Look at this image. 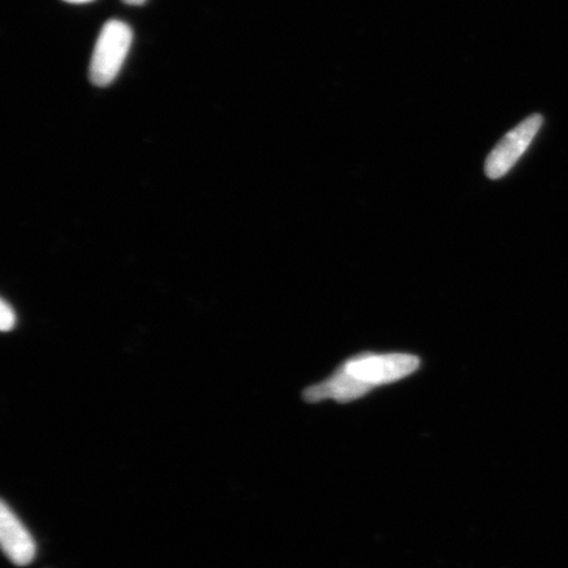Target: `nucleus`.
Wrapping results in <instances>:
<instances>
[{
	"instance_id": "nucleus-7",
	"label": "nucleus",
	"mask_w": 568,
	"mask_h": 568,
	"mask_svg": "<svg viewBox=\"0 0 568 568\" xmlns=\"http://www.w3.org/2000/svg\"><path fill=\"white\" fill-rule=\"evenodd\" d=\"M63 2L73 3V4H83V3L91 2V0H63Z\"/></svg>"
},
{
	"instance_id": "nucleus-5",
	"label": "nucleus",
	"mask_w": 568,
	"mask_h": 568,
	"mask_svg": "<svg viewBox=\"0 0 568 568\" xmlns=\"http://www.w3.org/2000/svg\"><path fill=\"white\" fill-rule=\"evenodd\" d=\"M16 324V312H13L10 304H7L6 301H2V305H0V328H2L3 332H9L13 329Z\"/></svg>"
},
{
	"instance_id": "nucleus-4",
	"label": "nucleus",
	"mask_w": 568,
	"mask_h": 568,
	"mask_svg": "<svg viewBox=\"0 0 568 568\" xmlns=\"http://www.w3.org/2000/svg\"><path fill=\"white\" fill-rule=\"evenodd\" d=\"M0 544L4 556L19 567L31 565L38 551L30 530L4 500L0 506Z\"/></svg>"
},
{
	"instance_id": "nucleus-2",
	"label": "nucleus",
	"mask_w": 568,
	"mask_h": 568,
	"mask_svg": "<svg viewBox=\"0 0 568 568\" xmlns=\"http://www.w3.org/2000/svg\"><path fill=\"white\" fill-rule=\"evenodd\" d=\"M418 366L420 361L415 355L386 354L353 358L343 368L368 393L376 386L387 385L415 373Z\"/></svg>"
},
{
	"instance_id": "nucleus-3",
	"label": "nucleus",
	"mask_w": 568,
	"mask_h": 568,
	"mask_svg": "<svg viewBox=\"0 0 568 568\" xmlns=\"http://www.w3.org/2000/svg\"><path fill=\"white\" fill-rule=\"evenodd\" d=\"M542 122L541 115H531L503 138L486 161L488 178L499 180L515 166V163L527 152Z\"/></svg>"
},
{
	"instance_id": "nucleus-1",
	"label": "nucleus",
	"mask_w": 568,
	"mask_h": 568,
	"mask_svg": "<svg viewBox=\"0 0 568 568\" xmlns=\"http://www.w3.org/2000/svg\"><path fill=\"white\" fill-rule=\"evenodd\" d=\"M132 40V30L123 21L111 20L103 27L90 62L92 83L104 88L115 80L130 53Z\"/></svg>"
},
{
	"instance_id": "nucleus-6",
	"label": "nucleus",
	"mask_w": 568,
	"mask_h": 568,
	"mask_svg": "<svg viewBox=\"0 0 568 568\" xmlns=\"http://www.w3.org/2000/svg\"><path fill=\"white\" fill-rule=\"evenodd\" d=\"M123 2L131 6H141L144 4L146 0H123Z\"/></svg>"
}]
</instances>
